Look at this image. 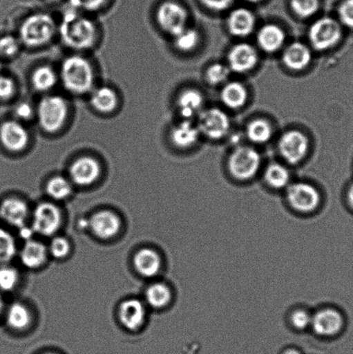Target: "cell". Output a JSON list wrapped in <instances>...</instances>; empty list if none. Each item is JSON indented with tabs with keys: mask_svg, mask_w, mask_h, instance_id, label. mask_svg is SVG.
I'll return each mask as SVG.
<instances>
[{
	"mask_svg": "<svg viewBox=\"0 0 353 354\" xmlns=\"http://www.w3.org/2000/svg\"><path fill=\"white\" fill-rule=\"evenodd\" d=\"M248 93L245 86L240 82L228 83L221 93V100L225 105L231 109H240L247 102Z\"/></svg>",
	"mask_w": 353,
	"mask_h": 354,
	"instance_id": "cell-28",
	"label": "cell"
},
{
	"mask_svg": "<svg viewBox=\"0 0 353 354\" xmlns=\"http://www.w3.org/2000/svg\"><path fill=\"white\" fill-rule=\"evenodd\" d=\"M247 1L252 2V3H256V2L261 1V0H247Z\"/></svg>",
	"mask_w": 353,
	"mask_h": 354,
	"instance_id": "cell-52",
	"label": "cell"
},
{
	"mask_svg": "<svg viewBox=\"0 0 353 354\" xmlns=\"http://www.w3.org/2000/svg\"><path fill=\"white\" fill-rule=\"evenodd\" d=\"M90 93V104L97 112L112 113L119 106V96L115 90L109 86H98Z\"/></svg>",
	"mask_w": 353,
	"mask_h": 354,
	"instance_id": "cell-17",
	"label": "cell"
},
{
	"mask_svg": "<svg viewBox=\"0 0 353 354\" xmlns=\"http://www.w3.org/2000/svg\"><path fill=\"white\" fill-rule=\"evenodd\" d=\"M0 142L9 151H23L29 145V131L20 121L7 120L0 127Z\"/></svg>",
	"mask_w": 353,
	"mask_h": 354,
	"instance_id": "cell-9",
	"label": "cell"
},
{
	"mask_svg": "<svg viewBox=\"0 0 353 354\" xmlns=\"http://www.w3.org/2000/svg\"><path fill=\"white\" fill-rule=\"evenodd\" d=\"M158 26L164 32L175 37L185 29L188 12L182 5L175 1H165L157 10Z\"/></svg>",
	"mask_w": 353,
	"mask_h": 354,
	"instance_id": "cell-5",
	"label": "cell"
},
{
	"mask_svg": "<svg viewBox=\"0 0 353 354\" xmlns=\"http://www.w3.org/2000/svg\"><path fill=\"white\" fill-rule=\"evenodd\" d=\"M61 225L60 210L48 203L38 205L34 213L33 230L44 236L53 235Z\"/></svg>",
	"mask_w": 353,
	"mask_h": 354,
	"instance_id": "cell-11",
	"label": "cell"
},
{
	"mask_svg": "<svg viewBox=\"0 0 353 354\" xmlns=\"http://www.w3.org/2000/svg\"><path fill=\"white\" fill-rule=\"evenodd\" d=\"M314 331L321 335L330 336L337 334L343 325V318L336 310H325L318 312L312 317Z\"/></svg>",
	"mask_w": 353,
	"mask_h": 354,
	"instance_id": "cell-16",
	"label": "cell"
},
{
	"mask_svg": "<svg viewBox=\"0 0 353 354\" xmlns=\"http://www.w3.org/2000/svg\"><path fill=\"white\" fill-rule=\"evenodd\" d=\"M265 180L269 186L275 189H281L289 183V173L288 169L278 164L269 166L265 171Z\"/></svg>",
	"mask_w": 353,
	"mask_h": 354,
	"instance_id": "cell-33",
	"label": "cell"
},
{
	"mask_svg": "<svg viewBox=\"0 0 353 354\" xmlns=\"http://www.w3.org/2000/svg\"><path fill=\"white\" fill-rule=\"evenodd\" d=\"M22 43L13 35H6L0 37V55L5 58H13L19 55Z\"/></svg>",
	"mask_w": 353,
	"mask_h": 354,
	"instance_id": "cell-36",
	"label": "cell"
},
{
	"mask_svg": "<svg viewBox=\"0 0 353 354\" xmlns=\"http://www.w3.org/2000/svg\"><path fill=\"white\" fill-rule=\"evenodd\" d=\"M137 272L145 277L157 275L161 268V259L158 253L151 249H143L134 258Z\"/></svg>",
	"mask_w": 353,
	"mask_h": 354,
	"instance_id": "cell-23",
	"label": "cell"
},
{
	"mask_svg": "<svg viewBox=\"0 0 353 354\" xmlns=\"http://www.w3.org/2000/svg\"><path fill=\"white\" fill-rule=\"evenodd\" d=\"M145 310L143 304L137 299L124 301L120 308V319L122 324L129 330L134 331L144 324Z\"/></svg>",
	"mask_w": 353,
	"mask_h": 354,
	"instance_id": "cell-18",
	"label": "cell"
},
{
	"mask_svg": "<svg viewBox=\"0 0 353 354\" xmlns=\"http://www.w3.org/2000/svg\"><path fill=\"white\" fill-rule=\"evenodd\" d=\"M14 114L20 122H26L36 117V109L30 103L23 102L17 104L14 109Z\"/></svg>",
	"mask_w": 353,
	"mask_h": 354,
	"instance_id": "cell-40",
	"label": "cell"
},
{
	"mask_svg": "<svg viewBox=\"0 0 353 354\" xmlns=\"http://www.w3.org/2000/svg\"><path fill=\"white\" fill-rule=\"evenodd\" d=\"M309 140L299 131H289L280 138L278 148L283 158L289 164L302 161L309 150Z\"/></svg>",
	"mask_w": 353,
	"mask_h": 354,
	"instance_id": "cell-8",
	"label": "cell"
},
{
	"mask_svg": "<svg viewBox=\"0 0 353 354\" xmlns=\"http://www.w3.org/2000/svg\"><path fill=\"white\" fill-rule=\"evenodd\" d=\"M19 281V274L15 269L8 266L0 267V290L10 291Z\"/></svg>",
	"mask_w": 353,
	"mask_h": 354,
	"instance_id": "cell-38",
	"label": "cell"
},
{
	"mask_svg": "<svg viewBox=\"0 0 353 354\" xmlns=\"http://www.w3.org/2000/svg\"><path fill=\"white\" fill-rule=\"evenodd\" d=\"M283 354H300V353L299 352L296 351V350H289V351H287Z\"/></svg>",
	"mask_w": 353,
	"mask_h": 354,
	"instance_id": "cell-49",
	"label": "cell"
},
{
	"mask_svg": "<svg viewBox=\"0 0 353 354\" xmlns=\"http://www.w3.org/2000/svg\"><path fill=\"white\" fill-rule=\"evenodd\" d=\"M48 196L52 199L61 201L66 199L72 193L71 183L62 176H55L48 180L46 186Z\"/></svg>",
	"mask_w": 353,
	"mask_h": 354,
	"instance_id": "cell-32",
	"label": "cell"
},
{
	"mask_svg": "<svg viewBox=\"0 0 353 354\" xmlns=\"http://www.w3.org/2000/svg\"><path fill=\"white\" fill-rule=\"evenodd\" d=\"M228 61L231 69L238 73L251 71L257 64L258 53L251 45L240 44L231 48Z\"/></svg>",
	"mask_w": 353,
	"mask_h": 354,
	"instance_id": "cell-14",
	"label": "cell"
},
{
	"mask_svg": "<svg viewBox=\"0 0 353 354\" xmlns=\"http://www.w3.org/2000/svg\"><path fill=\"white\" fill-rule=\"evenodd\" d=\"M21 228H22V230H21V235H22L23 238L30 239L31 236L30 230H29V229L23 228V227Z\"/></svg>",
	"mask_w": 353,
	"mask_h": 354,
	"instance_id": "cell-48",
	"label": "cell"
},
{
	"mask_svg": "<svg viewBox=\"0 0 353 354\" xmlns=\"http://www.w3.org/2000/svg\"><path fill=\"white\" fill-rule=\"evenodd\" d=\"M108 0H71L73 6L76 8L95 12L106 5Z\"/></svg>",
	"mask_w": 353,
	"mask_h": 354,
	"instance_id": "cell-43",
	"label": "cell"
},
{
	"mask_svg": "<svg viewBox=\"0 0 353 354\" xmlns=\"http://www.w3.org/2000/svg\"><path fill=\"white\" fill-rule=\"evenodd\" d=\"M16 93V83L9 76L0 75V100H9Z\"/></svg>",
	"mask_w": 353,
	"mask_h": 354,
	"instance_id": "cell-42",
	"label": "cell"
},
{
	"mask_svg": "<svg viewBox=\"0 0 353 354\" xmlns=\"http://www.w3.org/2000/svg\"><path fill=\"white\" fill-rule=\"evenodd\" d=\"M255 23V16L251 10L238 8L230 14L228 28L233 36L247 37L254 30Z\"/></svg>",
	"mask_w": 353,
	"mask_h": 354,
	"instance_id": "cell-20",
	"label": "cell"
},
{
	"mask_svg": "<svg viewBox=\"0 0 353 354\" xmlns=\"http://www.w3.org/2000/svg\"><path fill=\"white\" fill-rule=\"evenodd\" d=\"M28 216V207L22 201L9 198L0 205V217L7 223L23 227Z\"/></svg>",
	"mask_w": 353,
	"mask_h": 354,
	"instance_id": "cell-19",
	"label": "cell"
},
{
	"mask_svg": "<svg viewBox=\"0 0 353 354\" xmlns=\"http://www.w3.org/2000/svg\"><path fill=\"white\" fill-rule=\"evenodd\" d=\"M199 134L198 127L193 126L189 120H185L173 128L171 138L176 147L185 149L196 143Z\"/></svg>",
	"mask_w": 353,
	"mask_h": 354,
	"instance_id": "cell-24",
	"label": "cell"
},
{
	"mask_svg": "<svg viewBox=\"0 0 353 354\" xmlns=\"http://www.w3.org/2000/svg\"><path fill=\"white\" fill-rule=\"evenodd\" d=\"M287 198L295 209L303 213L311 212L320 203V194L309 184L299 183L289 186L287 191Z\"/></svg>",
	"mask_w": 353,
	"mask_h": 354,
	"instance_id": "cell-12",
	"label": "cell"
},
{
	"mask_svg": "<svg viewBox=\"0 0 353 354\" xmlns=\"http://www.w3.org/2000/svg\"><path fill=\"white\" fill-rule=\"evenodd\" d=\"M58 32L66 46L75 50H88L95 46L98 39L96 24L88 17L77 13L66 14Z\"/></svg>",
	"mask_w": 353,
	"mask_h": 354,
	"instance_id": "cell-1",
	"label": "cell"
},
{
	"mask_svg": "<svg viewBox=\"0 0 353 354\" xmlns=\"http://www.w3.org/2000/svg\"><path fill=\"white\" fill-rule=\"evenodd\" d=\"M260 162V156L254 149L250 147L238 148L231 155L229 159L231 174L237 179H250L258 172Z\"/></svg>",
	"mask_w": 353,
	"mask_h": 354,
	"instance_id": "cell-7",
	"label": "cell"
},
{
	"mask_svg": "<svg viewBox=\"0 0 353 354\" xmlns=\"http://www.w3.org/2000/svg\"><path fill=\"white\" fill-rule=\"evenodd\" d=\"M16 254V244L8 232L0 228V263L9 262Z\"/></svg>",
	"mask_w": 353,
	"mask_h": 354,
	"instance_id": "cell-35",
	"label": "cell"
},
{
	"mask_svg": "<svg viewBox=\"0 0 353 354\" xmlns=\"http://www.w3.org/2000/svg\"><path fill=\"white\" fill-rule=\"evenodd\" d=\"M102 167L95 158L85 156L72 162L69 168V176L76 185L86 187L91 185L98 180Z\"/></svg>",
	"mask_w": 353,
	"mask_h": 354,
	"instance_id": "cell-13",
	"label": "cell"
},
{
	"mask_svg": "<svg viewBox=\"0 0 353 354\" xmlns=\"http://www.w3.org/2000/svg\"><path fill=\"white\" fill-rule=\"evenodd\" d=\"M3 308V303L1 297H0V315H1Z\"/></svg>",
	"mask_w": 353,
	"mask_h": 354,
	"instance_id": "cell-50",
	"label": "cell"
},
{
	"mask_svg": "<svg viewBox=\"0 0 353 354\" xmlns=\"http://www.w3.org/2000/svg\"><path fill=\"white\" fill-rule=\"evenodd\" d=\"M90 225L97 237L107 239L114 237L119 232L120 221L112 212L102 211L93 215Z\"/></svg>",
	"mask_w": 353,
	"mask_h": 354,
	"instance_id": "cell-15",
	"label": "cell"
},
{
	"mask_svg": "<svg viewBox=\"0 0 353 354\" xmlns=\"http://www.w3.org/2000/svg\"><path fill=\"white\" fill-rule=\"evenodd\" d=\"M348 201L349 204H350V206L353 208V184L351 186L350 189L348 190Z\"/></svg>",
	"mask_w": 353,
	"mask_h": 354,
	"instance_id": "cell-47",
	"label": "cell"
},
{
	"mask_svg": "<svg viewBox=\"0 0 353 354\" xmlns=\"http://www.w3.org/2000/svg\"><path fill=\"white\" fill-rule=\"evenodd\" d=\"M292 322L294 327L298 329H304L311 324L312 322V317L306 311L298 310L296 311L292 315Z\"/></svg>",
	"mask_w": 353,
	"mask_h": 354,
	"instance_id": "cell-45",
	"label": "cell"
},
{
	"mask_svg": "<svg viewBox=\"0 0 353 354\" xmlns=\"http://www.w3.org/2000/svg\"><path fill=\"white\" fill-rule=\"evenodd\" d=\"M294 12L302 17L313 16L319 10V0H290Z\"/></svg>",
	"mask_w": 353,
	"mask_h": 354,
	"instance_id": "cell-37",
	"label": "cell"
},
{
	"mask_svg": "<svg viewBox=\"0 0 353 354\" xmlns=\"http://www.w3.org/2000/svg\"><path fill=\"white\" fill-rule=\"evenodd\" d=\"M341 37V28L336 20L323 17L313 24L309 30V39L318 50L334 47Z\"/></svg>",
	"mask_w": 353,
	"mask_h": 354,
	"instance_id": "cell-6",
	"label": "cell"
},
{
	"mask_svg": "<svg viewBox=\"0 0 353 354\" xmlns=\"http://www.w3.org/2000/svg\"><path fill=\"white\" fill-rule=\"evenodd\" d=\"M285 34L281 28L275 24L262 27L258 34V43L262 50L269 53L278 50L285 43Z\"/></svg>",
	"mask_w": 353,
	"mask_h": 354,
	"instance_id": "cell-22",
	"label": "cell"
},
{
	"mask_svg": "<svg viewBox=\"0 0 353 354\" xmlns=\"http://www.w3.org/2000/svg\"><path fill=\"white\" fill-rule=\"evenodd\" d=\"M59 81V75L53 68L44 65L35 69L31 75V84L35 90L46 93L53 89Z\"/></svg>",
	"mask_w": 353,
	"mask_h": 354,
	"instance_id": "cell-25",
	"label": "cell"
},
{
	"mask_svg": "<svg viewBox=\"0 0 353 354\" xmlns=\"http://www.w3.org/2000/svg\"><path fill=\"white\" fill-rule=\"evenodd\" d=\"M21 261L28 268L35 269L41 266L47 258V250L40 242L28 241L21 252Z\"/></svg>",
	"mask_w": 353,
	"mask_h": 354,
	"instance_id": "cell-26",
	"label": "cell"
},
{
	"mask_svg": "<svg viewBox=\"0 0 353 354\" xmlns=\"http://www.w3.org/2000/svg\"><path fill=\"white\" fill-rule=\"evenodd\" d=\"M311 52L305 44L296 41L290 44L283 54V62L293 71H302L310 64Z\"/></svg>",
	"mask_w": 353,
	"mask_h": 354,
	"instance_id": "cell-21",
	"label": "cell"
},
{
	"mask_svg": "<svg viewBox=\"0 0 353 354\" xmlns=\"http://www.w3.org/2000/svg\"><path fill=\"white\" fill-rule=\"evenodd\" d=\"M230 74V69L227 66L216 64L210 66L207 69V79L210 84L218 85L224 82Z\"/></svg>",
	"mask_w": 353,
	"mask_h": 354,
	"instance_id": "cell-39",
	"label": "cell"
},
{
	"mask_svg": "<svg viewBox=\"0 0 353 354\" xmlns=\"http://www.w3.org/2000/svg\"><path fill=\"white\" fill-rule=\"evenodd\" d=\"M68 114L67 100L60 95L45 96L36 107L38 124L48 133H58L64 127Z\"/></svg>",
	"mask_w": 353,
	"mask_h": 354,
	"instance_id": "cell-4",
	"label": "cell"
},
{
	"mask_svg": "<svg viewBox=\"0 0 353 354\" xmlns=\"http://www.w3.org/2000/svg\"><path fill=\"white\" fill-rule=\"evenodd\" d=\"M202 2L210 9L224 10L233 3V0H202Z\"/></svg>",
	"mask_w": 353,
	"mask_h": 354,
	"instance_id": "cell-46",
	"label": "cell"
},
{
	"mask_svg": "<svg viewBox=\"0 0 353 354\" xmlns=\"http://www.w3.org/2000/svg\"><path fill=\"white\" fill-rule=\"evenodd\" d=\"M202 103L203 98L200 92L193 89L185 90L178 100L180 114L186 119H190L199 112Z\"/></svg>",
	"mask_w": 353,
	"mask_h": 354,
	"instance_id": "cell-27",
	"label": "cell"
},
{
	"mask_svg": "<svg viewBox=\"0 0 353 354\" xmlns=\"http://www.w3.org/2000/svg\"><path fill=\"white\" fill-rule=\"evenodd\" d=\"M198 124L200 133L212 140H219L229 130L230 120L223 111L211 109L200 113Z\"/></svg>",
	"mask_w": 353,
	"mask_h": 354,
	"instance_id": "cell-10",
	"label": "cell"
},
{
	"mask_svg": "<svg viewBox=\"0 0 353 354\" xmlns=\"http://www.w3.org/2000/svg\"><path fill=\"white\" fill-rule=\"evenodd\" d=\"M249 140L256 144H265L271 138L272 130L271 124L265 120L252 121L247 127Z\"/></svg>",
	"mask_w": 353,
	"mask_h": 354,
	"instance_id": "cell-31",
	"label": "cell"
},
{
	"mask_svg": "<svg viewBox=\"0 0 353 354\" xmlns=\"http://www.w3.org/2000/svg\"><path fill=\"white\" fill-rule=\"evenodd\" d=\"M47 354H54V353H47Z\"/></svg>",
	"mask_w": 353,
	"mask_h": 354,
	"instance_id": "cell-54",
	"label": "cell"
},
{
	"mask_svg": "<svg viewBox=\"0 0 353 354\" xmlns=\"http://www.w3.org/2000/svg\"><path fill=\"white\" fill-rule=\"evenodd\" d=\"M175 47L181 51H190L193 50L199 44L200 36L197 30L185 28L179 34L174 37Z\"/></svg>",
	"mask_w": 353,
	"mask_h": 354,
	"instance_id": "cell-34",
	"label": "cell"
},
{
	"mask_svg": "<svg viewBox=\"0 0 353 354\" xmlns=\"http://www.w3.org/2000/svg\"><path fill=\"white\" fill-rule=\"evenodd\" d=\"M51 254L57 259L65 258L70 251L68 242L64 238H55L50 244Z\"/></svg>",
	"mask_w": 353,
	"mask_h": 354,
	"instance_id": "cell-41",
	"label": "cell"
},
{
	"mask_svg": "<svg viewBox=\"0 0 353 354\" xmlns=\"http://www.w3.org/2000/svg\"><path fill=\"white\" fill-rule=\"evenodd\" d=\"M341 22L345 26L353 28V0H345L340 7Z\"/></svg>",
	"mask_w": 353,
	"mask_h": 354,
	"instance_id": "cell-44",
	"label": "cell"
},
{
	"mask_svg": "<svg viewBox=\"0 0 353 354\" xmlns=\"http://www.w3.org/2000/svg\"><path fill=\"white\" fill-rule=\"evenodd\" d=\"M57 31V24L50 14L34 13L21 24L19 38L24 46L39 48L50 44Z\"/></svg>",
	"mask_w": 353,
	"mask_h": 354,
	"instance_id": "cell-3",
	"label": "cell"
},
{
	"mask_svg": "<svg viewBox=\"0 0 353 354\" xmlns=\"http://www.w3.org/2000/svg\"><path fill=\"white\" fill-rule=\"evenodd\" d=\"M1 68H2V64H1V62H0V71H1Z\"/></svg>",
	"mask_w": 353,
	"mask_h": 354,
	"instance_id": "cell-53",
	"label": "cell"
},
{
	"mask_svg": "<svg viewBox=\"0 0 353 354\" xmlns=\"http://www.w3.org/2000/svg\"><path fill=\"white\" fill-rule=\"evenodd\" d=\"M59 76L64 88L74 95H86L95 88V71L91 62L82 55H73L66 58Z\"/></svg>",
	"mask_w": 353,
	"mask_h": 354,
	"instance_id": "cell-2",
	"label": "cell"
},
{
	"mask_svg": "<svg viewBox=\"0 0 353 354\" xmlns=\"http://www.w3.org/2000/svg\"><path fill=\"white\" fill-rule=\"evenodd\" d=\"M146 300L151 307L158 308L166 306L171 299V293L164 283H154L146 290Z\"/></svg>",
	"mask_w": 353,
	"mask_h": 354,
	"instance_id": "cell-30",
	"label": "cell"
},
{
	"mask_svg": "<svg viewBox=\"0 0 353 354\" xmlns=\"http://www.w3.org/2000/svg\"><path fill=\"white\" fill-rule=\"evenodd\" d=\"M46 1L50 2V3H57V2L61 1V0H46Z\"/></svg>",
	"mask_w": 353,
	"mask_h": 354,
	"instance_id": "cell-51",
	"label": "cell"
},
{
	"mask_svg": "<svg viewBox=\"0 0 353 354\" xmlns=\"http://www.w3.org/2000/svg\"><path fill=\"white\" fill-rule=\"evenodd\" d=\"M6 321L10 328L22 330L30 324V312L22 304H13L7 312Z\"/></svg>",
	"mask_w": 353,
	"mask_h": 354,
	"instance_id": "cell-29",
	"label": "cell"
}]
</instances>
